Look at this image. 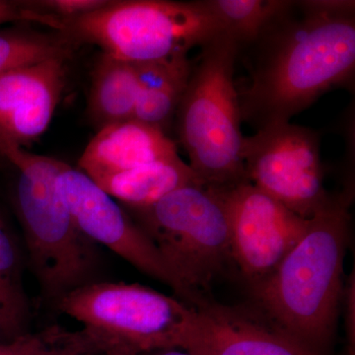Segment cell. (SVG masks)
Instances as JSON below:
<instances>
[{
  "label": "cell",
  "instance_id": "obj_26",
  "mask_svg": "<svg viewBox=\"0 0 355 355\" xmlns=\"http://www.w3.org/2000/svg\"><path fill=\"white\" fill-rule=\"evenodd\" d=\"M2 336L1 334H0V336Z\"/></svg>",
  "mask_w": 355,
  "mask_h": 355
},
{
  "label": "cell",
  "instance_id": "obj_21",
  "mask_svg": "<svg viewBox=\"0 0 355 355\" xmlns=\"http://www.w3.org/2000/svg\"><path fill=\"white\" fill-rule=\"evenodd\" d=\"M109 2L104 0H42L28 1V3L62 21H70L99 10Z\"/></svg>",
  "mask_w": 355,
  "mask_h": 355
},
{
  "label": "cell",
  "instance_id": "obj_15",
  "mask_svg": "<svg viewBox=\"0 0 355 355\" xmlns=\"http://www.w3.org/2000/svg\"><path fill=\"white\" fill-rule=\"evenodd\" d=\"M191 67L188 55L137 64L139 91L133 119L165 132L177 113Z\"/></svg>",
  "mask_w": 355,
  "mask_h": 355
},
{
  "label": "cell",
  "instance_id": "obj_12",
  "mask_svg": "<svg viewBox=\"0 0 355 355\" xmlns=\"http://www.w3.org/2000/svg\"><path fill=\"white\" fill-rule=\"evenodd\" d=\"M67 58H53L0 74V132L19 146L50 125L67 79Z\"/></svg>",
  "mask_w": 355,
  "mask_h": 355
},
{
  "label": "cell",
  "instance_id": "obj_4",
  "mask_svg": "<svg viewBox=\"0 0 355 355\" xmlns=\"http://www.w3.org/2000/svg\"><path fill=\"white\" fill-rule=\"evenodd\" d=\"M0 153L19 172L16 203L33 270L44 297L58 304L92 282L97 261L95 243L77 227L58 193L64 162L27 153L1 132Z\"/></svg>",
  "mask_w": 355,
  "mask_h": 355
},
{
  "label": "cell",
  "instance_id": "obj_7",
  "mask_svg": "<svg viewBox=\"0 0 355 355\" xmlns=\"http://www.w3.org/2000/svg\"><path fill=\"white\" fill-rule=\"evenodd\" d=\"M57 305L101 340L108 354L128 355L177 349L193 308L150 287L113 282H90Z\"/></svg>",
  "mask_w": 355,
  "mask_h": 355
},
{
  "label": "cell",
  "instance_id": "obj_14",
  "mask_svg": "<svg viewBox=\"0 0 355 355\" xmlns=\"http://www.w3.org/2000/svg\"><path fill=\"white\" fill-rule=\"evenodd\" d=\"M94 182L109 196L130 209L151 207L182 187L202 184L190 165L179 155L159 159Z\"/></svg>",
  "mask_w": 355,
  "mask_h": 355
},
{
  "label": "cell",
  "instance_id": "obj_10",
  "mask_svg": "<svg viewBox=\"0 0 355 355\" xmlns=\"http://www.w3.org/2000/svg\"><path fill=\"white\" fill-rule=\"evenodd\" d=\"M218 191L227 209L231 261L253 287L270 277L297 244L308 219L250 182Z\"/></svg>",
  "mask_w": 355,
  "mask_h": 355
},
{
  "label": "cell",
  "instance_id": "obj_8",
  "mask_svg": "<svg viewBox=\"0 0 355 355\" xmlns=\"http://www.w3.org/2000/svg\"><path fill=\"white\" fill-rule=\"evenodd\" d=\"M248 180L287 209L309 219L330 203L324 187L320 139L310 128L275 123L245 137Z\"/></svg>",
  "mask_w": 355,
  "mask_h": 355
},
{
  "label": "cell",
  "instance_id": "obj_16",
  "mask_svg": "<svg viewBox=\"0 0 355 355\" xmlns=\"http://www.w3.org/2000/svg\"><path fill=\"white\" fill-rule=\"evenodd\" d=\"M139 91L137 64L103 53L92 74L88 105L91 118L101 128L132 120Z\"/></svg>",
  "mask_w": 355,
  "mask_h": 355
},
{
  "label": "cell",
  "instance_id": "obj_23",
  "mask_svg": "<svg viewBox=\"0 0 355 355\" xmlns=\"http://www.w3.org/2000/svg\"><path fill=\"white\" fill-rule=\"evenodd\" d=\"M139 355H193L190 354V352H184V350L182 349H160V350H154V352H146V354H141Z\"/></svg>",
  "mask_w": 355,
  "mask_h": 355
},
{
  "label": "cell",
  "instance_id": "obj_11",
  "mask_svg": "<svg viewBox=\"0 0 355 355\" xmlns=\"http://www.w3.org/2000/svg\"><path fill=\"white\" fill-rule=\"evenodd\" d=\"M177 349L193 355H320L292 340L257 308L209 298L193 308Z\"/></svg>",
  "mask_w": 355,
  "mask_h": 355
},
{
  "label": "cell",
  "instance_id": "obj_19",
  "mask_svg": "<svg viewBox=\"0 0 355 355\" xmlns=\"http://www.w3.org/2000/svg\"><path fill=\"white\" fill-rule=\"evenodd\" d=\"M64 39L24 30H0V74L53 58H67Z\"/></svg>",
  "mask_w": 355,
  "mask_h": 355
},
{
  "label": "cell",
  "instance_id": "obj_2",
  "mask_svg": "<svg viewBox=\"0 0 355 355\" xmlns=\"http://www.w3.org/2000/svg\"><path fill=\"white\" fill-rule=\"evenodd\" d=\"M352 193L333 196L275 272L251 287L257 309L292 340L320 355L335 340L343 295Z\"/></svg>",
  "mask_w": 355,
  "mask_h": 355
},
{
  "label": "cell",
  "instance_id": "obj_25",
  "mask_svg": "<svg viewBox=\"0 0 355 355\" xmlns=\"http://www.w3.org/2000/svg\"><path fill=\"white\" fill-rule=\"evenodd\" d=\"M0 225L3 226V220H2L1 214H0Z\"/></svg>",
  "mask_w": 355,
  "mask_h": 355
},
{
  "label": "cell",
  "instance_id": "obj_24",
  "mask_svg": "<svg viewBox=\"0 0 355 355\" xmlns=\"http://www.w3.org/2000/svg\"><path fill=\"white\" fill-rule=\"evenodd\" d=\"M105 355H128V354H123V352H111V354H107Z\"/></svg>",
  "mask_w": 355,
  "mask_h": 355
},
{
  "label": "cell",
  "instance_id": "obj_13",
  "mask_svg": "<svg viewBox=\"0 0 355 355\" xmlns=\"http://www.w3.org/2000/svg\"><path fill=\"white\" fill-rule=\"evenodd\" d=\"M178 155L176 144L160 128L132 120L110 123L90 140L78 165L93 181Z\"/></svg>",
  "mask_w": 355,
  "mask_h": 355
},
{
  "label": "cell",
  "instance_id": "obj_1",
  "mask_svg": "<svg viewBox=\"0 0 355 355\" xmlns=\"http://www.w3.org/2000/svg\"><path fill=\"white\" fill-rule=\"evenodd\" d=\"M355 2L291 1L258 39L247 58L249 87L240 113L257 130L287 123L355 70ZM240 50V51H241Z\"/></svg>",
  "mask_w": 355,
  "mask_h": 355
},
{
  "label": "cell",
  "instance_id": "obj_22",
  "mask_svg": "<svg viewBox=\"0 0 355 355\" xmlns=\"http://www.w3.org/2000/svg\"><path fill=\"white\" fill-rule=\"evenodd\" d=\"M0 287L10 293L23 295L15 249L2 225H0Z\"/></svg>",
  "mask_w": 355,
  "mask_h": 355
},
{
  "label": "cell",
  "instance_id": "obj_6",
  "mask_svg": "<svg viewBox=\"0 0 355 355\" xmlns=\"http://www.w3.org/2000/svg\"><path fill=\"white\" fill-rule=\"evenodd\" d=\"M137 223L198 298L231 261L227 209L220 191L191 184L155 205L132 209Z\"/></svg>",
  "mask_w": 355,
  "mask_h": 355
},
{
  "label": "cell",
  "instance_id": "obj_17",
  "mask_svg": "<svg viewBox=\"0 0 355 355\" xmlns=\"http://www.w3.org/2000/svg\"><path fill=\"white\" fill-rule=\"evenodd\" d=\"M223 32L232 37L239 51L254 43L263 29L284 10L287 0H203Z\"/></svg>",
  "mask_w": 355,
  "mask_h": 355
},
{
  "label": "cell",
  "instance_id": "obj_3",
  "mask_svg": "<svg viewBox=\"0 0 355 355\" xmlns=\"http://www.w3.org/2000/svg\"><path fill=\"white\" fill-rule=\"evenodd\" d=\"M238 58L239 46L223 31L202 46L176 113L189 165L203 186L217 190L249 182L234 83Z\"/></svg>",
  "mask_w": 355,
  "mask_h": 355
},
{
  "label": "cell",
  "instance_id": "obj_9",
  "mask_svg": "<svg viewBox=\"0 0 355 355\" xmlns=\"http://www.w3.org/2000/svg\"><path fill=\"white\" fill-rule=\"evenodd\" d=\"M57 183L77 227L90 241L108 248L144 275L169 286L187 304L196 307L202 302L173 272L139 224L85 173L64 163Z\"/></svg>",
  "mask_w": 355,
  "mask_h": 355
},
{
  "label": "cell",
  "instance_id": "obj_5",
  "mask_svg": "<svg viewBox=\"0 0 355 355\" xmlns=\"http://www.w3.org/2000/svg\"><path fill=\"white\" fill-rule=\"evenodd\" d=\"M223 31L205 1L125 0L64 21V34L130 64L188 55Z\"/></svg>",
  "mask_w": 355,
  "mask_h": 355
},
{
  "label": "cell",
  "instance_id": "obj_20",
  "mask_svg": "<svg viewBox=\"0 0 355 355\" xmlns=\"http://www.w3.org/2000/svg\"><path fill=\"white\" fill-rule=\"evenodd\" d=\"M17 21H31L64 32V23L51 14L34 8L28 1L0 0V25Z\"/></svg>",
  "mask_w": 355,
  "mask_h": 355
},
{
  "label": "cell",
  "instance_id": "obj_18",
  "mask_svg": "<svg viewBox=\"0 0 355 355\" xmlns=\"http://www.w3.org/2000/svg\"><path fill=\"white\" fill-rule=\"evenodd\" d=\"M107 349L101 340L86 330L69 331L62 327L24 334L0 343V355H99Z\"/></svg>",
  "mask_w": 355,
  "mask_h": 355
}]
</instances>
